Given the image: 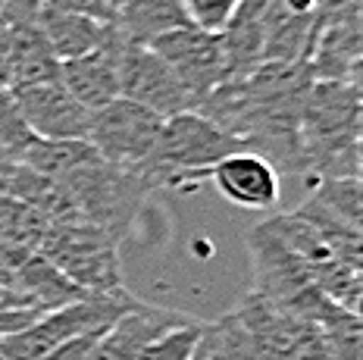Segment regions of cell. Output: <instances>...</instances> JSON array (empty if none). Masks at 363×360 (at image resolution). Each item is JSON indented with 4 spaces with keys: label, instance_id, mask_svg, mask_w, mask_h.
Here are the masks:
<instances>
[{
    "label": "cell",
    "instance_id": "1",
    "mask_svg": "<svg viewBox=\"0 0 363 360\" xmlns=\"http://www.w3.org/2000/svg\"><path fill=\"white\" fill-rule=\"evenodd\" d=\"M301 176L360 179V85L313 81L301 110Z\"/></svg>",
    "mask_w": 363,
    "mask_h": 360
},
{
    "label": "cell",
    "instance_id": "2",
    "mask_svg": "<svg viewBox=\"0 0 363 360\" xmlns=\"http://www.w3.org/2000/svg\"><path fill=\"white\" fill-rule=\"evenodd\" d=\"M247 151L245 141L232 138L223 129H216L210 119L198 113H182L163 123L160 141L154 154L138 169V176L147 182V189H198L207 182L210 169L225 157Z\"/></svg>",
    "mask_w": 363,
    "mask_h": 360
},
{
    "label": "cell",
    "instance_id": "3",
    "mask_svg": "<svg viewBox=\"0 0 363 360\" xmlns=\"http://www.w3.org/2000/svg\"><path fill=\"white\" fill-rule=\"evenodd\" d=\"M38 254L85 295H123L125 291L123 266H119V238L91 223L48 226Z\"/></svg>",
    "mask_w": 363,
    "mask_h": 360
},
{
    "label": "cell",
    "instance_id": "4",
    "mask_svg": "<svg viewBox=\"0 0 363 360\" xmlns=\"http://www.w3.org/2000/svg\"><path fill=\"white\" fill-rule=\"evenodd\" d=\"M138 298L123 291V295H88L82 301L57 307V310H44L32 326H26L22 332L10 335V339H0V357L4 360H41L50 351H57L60 344L82 339L88 332L107 329Z\"/></svg>",
    "mask_w": 363,
    "mask_h": 360
},
{
    "label": "cell",
    "instance_id": "5",
    "mask_svg": "<svg viewBox=\"0 0 363 360\" xmlns=\"http://www.w3.org/2000/svg\"><path fill=\"white\" fill-rule=\"evenodd\" d=\"M163 123L166 119L150 113V110L125 101V97H116L104 110L91 113L88 145L113 169L138 172L147 163V157L154 154Z\"/></svg>",
    "mask_w": 363,
    "mask_h": 360
},
{
    "label": "cell",
    "instance_id": "6",
    "mask_svg": "<svg viewBox=\"0 0 363 360\" xmlns=\"http://www.w3.org/2000/svg\"><path fill=\"white\" fill-rule=\"evenodd\" d=\"M157 57L172 69L179 85L188 91L194 110L207 101L216 88L225 85V57L219 35L203 32V28L185 26L176 32H166L157 41L147 44Z\"/></svg>",
    "mask_w": 363,
    "mask_h": 360
},
{
    "label": "cell",
    "instance_id": "7",
    "mask_svg": "<svg viewBox=\"0 0 363 360\" xmlns=\"http://www.w3.org/2000/svg\"><path fill=\"white\" fill-rule=\"evenodd\" d=\"M116 69H119V97L150 110L160 119L194 113V103L188 91L179 85L172 69L150 47L128 44L119 38Z\"/></svg>",
    "mask_w": 363,
    "mask_h": 360
},
{
    "label": "cell",
    "instance_id": "8",
    "mask_svg": "<svg viewBox=\"0 0 363 360\" xmlns=\"http://www.w3.org/2000/svg\"><path fill=\"white\" fill-rule=\"evenodd\" d=\"M26 129L38 141H88L91 113L63 88V81H41L13 91Z\"/></svg>",
    "mask_w": 363,
    "mask_h": 360
},
{
    "label": "cell",
    "instance_id": "9",
    "mask_svg": "<svg viewBox=\"0 0 363 360\" xmlns=\"http://www.w3.org/2000/svg\"><path fill=\"white\" fill-rule=\"evenodd\" d=\"M310 81L357 85L360 76V4L320 16L316 41L307 60Z\"/></svg>",
    "mask_w": 363,
    "mask_h": 360
},
{
    "label": "cell",
    "instance_id": "10",
    "mask_svg": "<svg viewBox=\"0 0 363 360\" xmlns=\"http://www.w3.org/2000/svg\"><path fill=\"white\" fill-rule=\"evenodd\" d=\"M188 322H194V317H188L182 310L135 301L116 322H110L104 329V335L97 339L88 360H138L147 344L163 339L172 329L188 326Z\"/></svg>",
    "mask_w": 363,
    "mask_h": 360
},
{
    "label": "cell",
    "instance_id": "11",
    "mask_svg": "<svg viewBox=\"0 0 363 360\" xmlns=\"http://www.w3.org/2000/svg\"><path fill=\"white\" fill-rule=\"evenodd\" d=\"M207 182L229 204H235L241 210H257V213L272 210L279 204V194H282L279 169L272 167L267 157H260L254 151H238V154L225 157V160H219L210 169Z\"/></svg>",
    "mask_w": 363,
    "mask_h": 360
},
{
    "label": "cell",
    "instance_id": "12",
    "mask_svg": "<svg viewBox=\"0 0 363 360\" xmlns=\"http://www.w3.org/2000/svg\"><path fill=\"white\" fill-rule=\"evenodd\" d=\"M119 35L113 28V38L94 54L60 63V81L88 113H97L119 97V69H116Z\"/></svg>",
    "mask_w": 363,
    "mask_h": 360
},
{
    "label": "cell",
    "instance_id": "13",
    "mask_svg": "<svg viewBox=\"0 0 363 360\" xmlns=\"http://www.w3.org/2000/svg\"><path fill=\"white\" fill-rule=\"evenodd\" d=\"M35 28H38V35L48 41L50 54H54L60 63L94 54V50H101L104 44L113 38L110 22H97L91 16H82V13L60 10L54 4L41 6Z\"/></svg>",
    "mask_w": 363,
    "mask_h": 360
},
{
    "label": "cell",
    "instance_id": "14",
    "mask_svg": "<svg viewBox=\"0 0 363 360\" xmlns=\"http://www.w3.org/2000/svg\"><path fill=\"white\" fill-rule=\"evenodd\" d=\"M316 28H320V16H298L276 0L263 19V63L307 66Z\"/></svg>",
    "mask_w": 363,
    "mask_h": 360
},
{
    "label": "cell",
    "instance_id": "15",
    "mask_svg": "<svg viewBox=\"0 0 363 360\" xmlns=\"http://www.w3.org/2000/svg\"><path fill=\"white\" fill-rule=\"evenodd\" d=\"M60 79V60L50 54L48 41L38 28H10V54H6V88L19 91L28 85Z\"/></svg>",
    "mask_w": 363,
    "mask_h": 360
},
{
    "label": "cell",
    "instance_id": "16",
    "mask_svg": "<svg viewBox=\"0 0 363 360\" xmlns=\"http://www.w3.org/2000/svg\"><path fill=\"white\" fill-rule=\"evenodd\" d=\"M48 226L50 223L38 210L10 198V194H0V251L6 254L13 269L22 257L38 254L44 235H48Z\"/></svg>",
    "mask_w": 363,
    "mask_h": 360
},
{
    "label": "cell",
    "instance_id": "17",
    "mask_svg": "<svg viewBox=\"0 0 363 360\" xmlns=\"http://www.w3.org/2000/svg\"><path fill=\"white\" fill-rule=\"evenodd\" d=\"M310 201L360 232V179H316Z\"/></svg>",
    "mask_w": 363,
    "mask_h": 360
},
{
    "label": "cell",
    "instance_id": "18",
    "mask_svg": "<svg viewBox=\"0 0 363 360\" xmlns=\"http://www.w3.org/2000/svg\"><path fill=\"white\" fill-rule=\"evenodd\" d=\"M203 332H207V322L203 320L179 326L172 332H166L163 339H157L154 344H147L138 360H194L203 342Z\"/></svg>",
    "mask_w": 363,
    "mask_h": 360
},
{
    "label": "cell",
    "instance_id": "19",
    "mask_svg": "<svg viewBox=\"0 0 363 360\" xmlns=\"http://www.w3.org/2000/svg\"><path fill=\"white\" fill-rule=\"evenodd\" d=\"M179 4H182V10H185V16L194 28L219 35L225 26H229L238 0H179Z\"/></svg>",
    "mask_w": 363,
    "mask_h": 360
},
{
    "label": "cell",
    "instance_id": "20",
    "mask_svg": "<svg viewBox=\"0 0 363 360\" xmlns=\"http://www.w3.org/2000/svg\"><path fill=\"white\" fill-rule=\"evenodd\" d=\"M28 141H32V135H28L26 123L19 116L16 97L0 81V147H6V151L16 157V151H22Z\"/></svg>",
    "mask_w": 363,
    "mask_h": 360
},
{
    "label": "cell",
    "instance_id": "21",
    "mask_svg": "<svg viewBox=\"0 0 363 360\" xmlns=\"http://www.w3.org/2000/svg\"><path fill=\"white\" fill-rule=\"evenodd\" d=\"M101 335H104V329H101V332H88V335H82V339H72V342L60 344L57 351H50V354H48V357H41V360H88Z\"/></svg>",
    "mask_w": 363,
    "mask_h": 360
},
{
    "label": "cell",
    "instance_id": "22",
    "mask_svg": "<svg viewBox=\"0 0 363 360\" xmlns=\"http://www.w3.org/2000/svg\"><path fill=\"white\" fill-rule=\"evenodd\" d=\"M41 313L44 310H38V307H28V310H0V339H10V335L22 332V329L32 326Z\"/></svg>",
    "mask_w": 363,
    "mask_h": 360
},
{
    "label": "cell",
    "instance_id": "23",
    "mask_svg": "<svg viewBox=\"0 0 363 360\" xmlns=\"http://www.w3.org/2000/svg\"><path fill=\"white\" fill-rule=\"evenodd\" d=\"M28 307H38L32 298L19 295V291L13 288H0V310H28ZM41 310V307H38Z\"/></svg>",
    "mask_w": 363,
    "mask_h": 360
},
{
    "label": "cell",
    "instance_id": "24",
    "mask_svg": "<svg viewBox=\"0 0 363 360\" xmlns=\"http://www.w3.org/2000/svg\"><path fill=\"white\" fill-rule=\"evenodd\" d=\"M6 54H10V26L0 19V81L6 85Z\"/></svg>",
    "mask_w": 363,
    "mask_h": 360
},
{
    "label": "cell",
    "instance_id": "25",
    "mask_svg": "<svg viewBox=\"0 0 363 360\" xmlns=\"http://www.w3.org/2000/svg\"><path fill=\"white\" fill-rule=\"evenodd\" d=\"M13 163H16V157L6 151V147H0V194H4V185H6V176H10Z\"/></svg>",
    "mask_w": 363,
    "mask_h": 360
},
{
    "label": "cell",
    "instance_id": "26",
    "mask_svg": "<svg viewBox=\"0 0 363 360\" xmlns=\"http://www.w3.org/2000/svg\"><path fill=\"white\" fill-rule=\"evenodd\" d=\"M0 288H13V264L6 260V254L0 251ZM16 291V288H13Z\"/></svg>",
    "mask_w": 363,
    "mask_h": 360
},
{
    "label": "cell",
    "instance_id": "27",
    "mask_svg": "<svg viewBox=\"0 0 363 360\" xmlns=\"http://www.w3.org/2000/svg\"><path fill=\"white\" fill-rule=\"evenodd\" d=\"M351 4H360V0H316V6H320V16H326V13H335V10H345V6Z\"/></svg>",
    "mask_w": 363,
    "mask_h": 360
},
{
    "label": "cell",
    "instance_id": "28",
    "mask_svg": "<svg viewBox=\"0 0 363 360\" xmlns=\"http://www.w3.org/2000/svg\"><path fill=\"white\" fill-rule=\"evenodd\" d=\"M0 360H4V357H0Z\"/></svg>",
    "mask_w": 363,
    "mask_h": 360
}]
</instances>
